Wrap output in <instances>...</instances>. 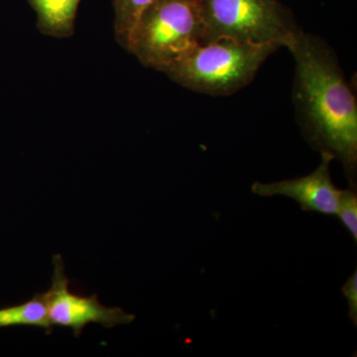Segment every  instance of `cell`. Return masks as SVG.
Here are the masks:
<instances>
[{"label":"cell","mask_w":357,"mask_h":357,"mask_svg":"<svg viewBox=\"0 0 357 357\" xmlns=\"http://www.w3.org/2000/svg\"><path fill=\"white\" fill-rule=\"evenodd\" d=\"M342 292L349 303V318L357 326V270L347 279L342 286Z\"/></svg>","instance_id":"11"},{"label":"cell","mask_w":357,"mask_h":357,"mask_svg":"<svg viewBox=\"0 0 357 357\" xmlns=\"http://www.w3.org/2000/svg\"><path fill=\"white\" fill-rule=\"evenodd\" d=\"M279 43L255 44L220 39L199 44L164 70L173 82L196 93L227 96L255 79Z\"/></svg>","instance_id":"2"},{"label":"cell","mask_w":357,"mask_h":357,"mask_svg":"<svg viewBox=\"0 0 357 357\" xmlns=\"http://www.w3.org/2000/svg\"><path fill=\"white\" fill-rule=\"evenodd\" d=\"M286 48L295 60L293 102L301 130L319 153L340 162L357 185V102L337 54L325 40L301 30Z\"/></svg>","instance_id":"1"},{"label":"cell","mask_w":357,"mask_h":357,"mask_svg":"<svg viewBox=\"0 0 357 357\" xmlns=\"http://www.w3.org/2000/svg\"><path fill=\"white\" fill-rule=\"evenodd\" d=\"M82 0H28L37 15V27L42 34L55 38L73 36L77 9Z\"/></svg>","instance_id":"7"},{"label":"cell","mask_w":357,"mask_h":357,"mask_svg":"<svg viewBox=\"0 0 357 357\" xmlns=\"http://www.w3.org/2000/svg\"><path fill=\"white\" fill-rule=\"evenodd\" d=\"M340 222L357 243V188L342 190L337 215Z\"/></svg>","instance_id":"10"},{"label":"cell","mask_w":357,"mask_h":357,"mask_svg":"<svg viewBox=\"0 0 357 357\" xmlns=\"http://www.w3.org/2000/svg\"><path fill=\"white\" fill-rule=\"evenodd\" d=\"M153 1L154 0H112L115 38L126 50L131 32L141 14Z\"/></svg>","instance_id":"9"},{"label":"cell","mask_w":357,"mask_h":357,"mask_svg":"<svg viewBox=\"0 0 357 357\" xmlns=\"http://www.w3.org/2000/svg\"><path fill=\"white\" fill-rule=\"evenodd\" d=\"M201 8L203 44L225 38L286 47L302 30L280 0H201Z\"/></svg>","instance_id":"4"},{"label":"cell","mask_w":357,"mask_h":357,"mask_svg":"<svg viewBox=\"0 0 357 357\" xmlns=\"http://www.w3.org/2000/svg\"><path fill=\"white\" fill-rule=\"evenodd\" d=\"M321 156L318 168L309 175L267 184L255 182L251 191L259 197H288L295 199L304 211L335 215L342 190L333 184L331 176V164L335 159L328 153Z\"/></svg>","instance_id":"6"},{"label":"cell","mask_w":357,"mask_h":357,"mask_svg":"<svg viewBox=\"0 0 357 357\" xmlns=\"http://www.w3.org/2000/svg\"><path fill=\"white\" fill-rule=\"evenodd\" d=\"M54 272L50 289L44 294L52 326L69 328L79 337L89 324H100L107 328L129 325L135 316L121 307H105L98 296L77 295L70 290V280L65 272L62 256L54 255Z\"/></svg>","instance_id":"5"},{"label":"cell","mask_w":357,"mask_h":357,"mask_svg":"<svg viewBox=\"0 0 357 357\" xmlns=\"http://www.w3.org/2000/svg\"><path fill=\"white\" fill-rule=\"evenodd\" d=\"M39 326L50 333L53 326L49 321L44 294H36L31 300L15 306L0 309V328L9 326Z\"/></svg>","instance_id":"8"},{"label":"cell","mask_w":357,"mask_h":357,"mask_svg":"<svg viewBox=\"0 0 357 357\" xmlns=\"http://www.w3.org/2000/svg\"><path fill=\"white\" fill-rule=\"evenodd\" d=\"M201 0H154L141 14L126 50L144 66L163 73L203 44Z\"/></svg>","instance_id":"3"}]
</instances>
